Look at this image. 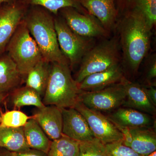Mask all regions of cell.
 <instances>
[{
	"instance_id": "1",
	"label": "cell",
	"mask_w": 156,
	"mask_h": 156,
	"mask_svg": "<svg viewBox=\"0 0 156 156\" xmlns=\"http://www.w3.org/2000/svg\"><path fill=\"white\" fill-rule=\"evenodd\" d=\"M115 30L119 34L121 65L125 75L134 77L150 49L152 30L145 17L137 13L119 16Z\"/></svg>"
},
{
	"instance_id": "2",
	"label": "cell",
	"mask_w": 156,
	"mask_h": 156,
	"mask_svg": "<svg viewBox=\"0 0 156 156\" xmlns=\"http://www.w3.org/2000/svg\"><path fill=\"white\" fill-rule=\"evenodd\" d=\"M53 15L42 7L29 6L23 19L43 58L50 63L69 65L58 45Z\"/></svg>"
},
{
	"instance_id": "3",
	"label": "cell",
	"mask_w": 156,
	"mask_h": 156,
	"mask_svg": "<svg viewBox=\"0 0 156 156\" xmlns=\"http://www.w3.org/2000/svg\"><path fill=\"white\" fill-rule=\"evenodd\" d=\"M80 90L67 64L51 63L50 76L43 101L45 105L73 108L79 101Z\"/></svg>"
},
{
	"instance_id": "4",
	"label": "cell",
	"mask_w": 156,
	"mask_h": 156,
	"mask_svg": "<svg viewBox=\"0 0 156 156\" xmlns=\"http://www.w3.org/2000/svg\"><path fill=\"white\" fill-rule=\"evenodd\" d=\"M121 53L118 35L95 45L82 59L76 76L79 84L87 76L121 64Z\"/></svg>"
},
{
	"instance_id": "5",
	"label": "cell",
	"mask_w": 156,
	"mask_h": 156,
	"mask_svg": "<svg viewBox=\"0 0 156 156\" xmlns=\"http://www.w3.org/2000/svg\"><path fill=\"white\" fill-rule=\"evenodd\" d=\"M5 52L16 64L23 78H25L30 71L43 58L23 19L9 41Z\"/></svg>"
},
{
	"instance_id": "6",
	"label": "cell",
	"mask_w": 156,
	"mask_h": 156,
	"mask_svg": "<svg viewBox=\"0 0 156 156\" xmlns=\"http://www.w3.org/2000/svg\"><path fill=\"white\" fill-rule=\"evenodd\" d=\"M56 16L55 26L58 45L71 70L80 64L85 54L95 44V39L78 35L69 27L62 17Z\"/></svg>"
},
{
	"instance_id": "7",
	"label": "cell",
	"mask_w": 156,
	"mask_h": 156,
	"mask_svg": "<svg viewBox=\"0 0 156 156\" xmlns=\"http://www.w3.org/2000/svg\"><path fill=\"white\" fill-rule=\"evenodd\" d=\"M126 98L122 82L96 91H82L79 95V101L86 106L100 112H112L122 106Z\"/></svg>"
},
{
	"instance_id": "8",
	"label": "cell",
	"mask_w": 156,
	"mask_h": 156,
	"mask_svg": "<svg viewBox=\"0 0 156 156\" xmlns=\"http://www.w3.org/2000/svg\"><path fill=\"white\" fill-rule=\"evenodd\" d=\"M73 108L83 116L96 139L103 144L123 140L122 133L101 112L89 108L79 101Z\"/></svg>"
},
{
	"instance_id": "9",
	"label": "cell",
	"mask_w": 156,
	"mask_h": 156,
	"mask_svg": "<svg viewBox=\"0 0 156 156\" xmlns=\"http://www.w3.org/2000/svg\"><path fill=\"white\" fill-rule=\"evenodd\" d=\"M59 13L69 27L80 36L95 39L109 36L100 22L89 13L83 14L72 7L62 9Z\"/></svg>"
},
{
	"instance_id": "10",
	"label": "cell",
	"mask_w": 156,
	"mask_h": 156,
	"mask_svg": "<svg viewBox=\"0 0 156 156\" xmlns=\"http://www.w3.org/2000/svg\"><path fill=\"white\" fill-rule=\"evenodd\" d=\"M28 8L21 0L0 5V55L5 52L9 41Z\"/></svg>"
},
{
	"instance_id": "11",
	"label": "cell",
	"mask_w": 156,
	"mask_h": 156,
	"mask_svg": "<svg viewBox=\"0 0 156 156\" xmlns=\"http://www.w3.org/2000/svg\"><path fill=\"white\" fill-rule=\"evenodd\" d=\"M124 136L123 143L137 153L147 156L155 151L156 134L153 128H119Z\"/></svg>"
},
{
	"instance_id": "12",
	"label": "cell",
	"mask_w": 156,
	"mask_h": 156,
	"mask_svg": "<svg viewBox=\"0 0 156 156\" xmlns=\"http://www.w3.org/2000/svg\"><path fill=\"white\" fill-rule=\"evenodd\" d=\"M62 134L77 141H90L95 139L87 120L74 108H61Z\"/></svg>"
},
{
	"instance_id": "13",
	"label": "cell",
	"mask_w": 156,
	"mask_h": 156,
	"mask_svg": "<svg viewBox=\"0 0 156 156\" xmlns=\"http://www.w3.org/2000/svg\"><path fill=\"white\" fill-rule=\"evenodd\" d=\"M110 33L115 28L118 14L115 0H77Z\"/></svg>"
},
{
	"instance_id": "14",
	"label": "cell",
	"mask_w": 156,
	"mask_h": 156,
	"mask_svg": "<svg viewBox=\"0 0 156 156\" xmlns=\"http://www.w3.org/2000/svg\"><path fill=\"white\" fill-rule=\"evenodd\" d=\"M118 128H153V116L136 110L120 107L107 116Z\"/></svg>"
},
{
	"instance_id": "15",
	"label": "cell",
	"mask_w": 156,
	"mask_h": 156,
	"mask_svg": "<svg viewBox=\"0 0 156 156\" xmlns=\"http://www.w3.org/2000/svg\"><path fill=\"white\" fill-rule=\"evenodd\" d=\"M126 78L122 65L119 64L87 76L78 84V87L83 91H96L122 83Z\"/></svg>"
},
{
	"instance_id": "16",
	"label": "cell",
	"mask_w": 156,
	"mask_h": 156,
	"mask_svg": "<svg viewBox=\"0 0 156 156\" xmlns=\"http://www.w3.org/2000/svg\"><path fill=\"white\" fill-rule=\"evenodd\" d=\"M48 138L52 140L62 136V116L61 108L55 105H45L38 108L33 116Z\"/></svg>"
},
{
	"instance_id": "17",
	"label": "cell",
	"mask_w": 156,
	"mask_h": 156,
	"mask_svg": "<svg viewBox=\"0 0 156 156\" xmlns=\"http://www.w3.org/2000/svg\"><path fill=\"white\" fill-rule=\"evenodd\" d=\"M126 92V98L122 107L134 109L154 116L156 106L152 103L142 84L134 83L127 78L122 81Z\"/></svg>"
},
{
	"instance_id": "18",
	"label": "cell",
	"mask_w": 156,
	"mask_h": 156,
	"mask_svg": "<svg viewBox=\"0 0 156 156\" xmlns=\"http://www.w3.org/2000/svg\"><path fill=\"white\" fill-rule=\"evenodd\" d=\"M115 3L118 17L127 13H139L145 17L151 29L155 26L156 0H115Z\"/></svg>"
},
{
	"instance_id": "19",
	"label": "cell",
	"mask_w": 156,
	"mask_h": 156,
	"mask_svg": "<svg viewBox=\"0 0 156 156\" xmlns=\"http://www.w3.org/2000/svg\"><path fill=\"white\" fill-rule=\"evenodd\" d=\"M23 77L16 64L8 54L0 55V93L8 94L14 91Z\"/></svg>"
},
{
	"instance_id": "20",
	"label": "cell",
	"mask_w": 156,
	"mask_h": 156,
	"mask_svg": "<svg viewBox=\"0 0 156 156\" xmlns=\"http://www.w3.org/2000/svg\"><path fill=\"white\" fill-rule=\"evenodd\" d=\"M51 63L44 58L30 71L26 76V86L44 96L50 76Z\"/></svg>"
},
{
	"instance_id": "21",
	"label": "cell",
	"mask_w": 156,
	"mask_h": 156,
	"mask_svg": "<svg viewBox=\"0 0 156 156\" xmlns=\"http://www.w3.org/2000/svg\"><path fill=\"white\" fill-rule=\"evenodd\" d=\"M26 140L29 147L48 154L51 141L32 117L23 126Z\"/></svg>"
},
{
	"instance_id": "22",
	"label": "cell",
	"mask_w": 156,
	"mask_h": 156,
	"mask_svg": "<svg viewBox=\"0 0 156 156\" xmlns=\"http://www.w3.org/2000/svg\"><path fill=\"white\" fill-rule=\"evenodd\" d=\"M0 147L15 153L30 149L26 140L23 127L13 128L0 126Z\"/></svg>"
},
{
	"instance_id": "23",
	"label": "cell",
	"mask_w": 156,
	"mask_h": 156,
	"mask_svg": "<svg viewBox=\"0 0 156 156\" xmlns=\"http://www.w3.org/2000/svg\"><path fill=\"white\" fill-rule=\"evenodd\" d=\"M27 5L39 6L50 11L53 15H58L61 9L72 7L78 11L88 14V12L79 4L77 0H21Z\"/></svg>"
},
{
	"instance_id": "24",
	"label": "cell",
	"mask_w": 156,
	"mask_h": 156,
	"mask_svg": "<svg viewBox=\"0 0 156 156\" xmlns=\"http://www.w3.org/2000/svg\"><path fill=\"white\" fill-rule=\"evenodd\" d=\"M14 90L11 95V101L15 107L34 106L41 108L45 106L41 96L34 89L25 86Z\"/></svg>"
},
{
	"instance_id": "25",
	"label": "cell",
	"mask_w": 156,
	"mask_h": 156,
	"mask_svg": "<svg viewBox=\"0 0 156 156\" xmlns=\"http://www.w3.org/2000/svg\"><path fill=\"white\" fill-rule=\"evenodd\" d=\"M79 141L62 134L51 142L47 156H79Z\"/></svg>"
},
{
	"instance_id": "26",
	"label": "cell",
	"mask_w": 156,
	"mask_h": 156,
	"mask_svg": "<svg viewBox=\"0 0 156 156\" xmlns=\"http://www.w3.org/2000/svg\"><path fill=\"white\" fill-rule=\"evenodd\" d=\"M31 118L19 111H9L1 115L0 126L13 128L23 127Z\"/></svg>"
},
{
	"instance_id": "27",
	"label": "cell",
	"mask_w": 156,
	"mask_h": 156,
	"mask_svg": "<svg viewBox=\"0 0 156 156\" xmlns=\"http://www.w3.org/2000/svg\"><path fill=\"white\" fill-rule=\"evenodd\" d=\"M79 156H107L105 145L98 140L79 141Z\"/></svg>"
},
{
	"instance_id": "28",
	"label": "cell",
	"mask_w": 156,
	"mask_h": 156,
	"mask_svg": "<svg viewBox=\"0 0 156 156\" xmlns=\"http://www.w3.org/2000/svg\"><path fill=\"white\" fill-rule=\"evenodd\" d=\"M105 148L107 156H144L125 145L123 140L105 144Z\"/></svg>"
},
{
	"instance_id": "29",
	"label": "cell",
	"mask_w": 156,
	"mask_h": 156,
	"mask_svg": "<svg viewBox=\"0 0 156 156\" xmlns=\"http://www.w3.org/2000/svg\"><path fill=\"white\" fill-rule=\"evenodd\" d=\"M156 56L155 53L151 55L146 62L144 74V84L146 86H156Z\"/></svg>"
},
{
	"instance_id": "30",
	"label": "cell",
	"mask_w": 156,
	"mask_h": 156,
	"mask_svg": "<svg viewBox=\"0 0 156 156\" xmlns=\"http://www.w3.org/2000/svg\"><path fill=\"white\" fill-rule=\"evenodd\" d=\"M143 85L144 87L146 92L148 96L150 99L151 101L156 106V86H152V85H149V86Z\"/></svg>"
},
{
	"instance_id": "31",
	"label": "cell",
	"mask_w": 156,
	"mask_h": 156,
	"mask_svg": "<svg viewBox=\"0 0 156 156\" xmlns=\"http://www.w3.org/2000/svg\"><path fill=\"white\" fill-rule=\"evenodd\" d=\"M17 154V156H47V154L42 151L31 148Z\"/></svg>"
},
{
	"instance_id": "32",
	"label": "cell",
	"mask_w": 156,
	"mask_h": 156,
	"mask_svg": "<svg viewBox=\"0 0 156 156\" xmlns=\"http://www.w3.org/2000/svg\"><path fill=\"white\" fill-rule=\"evenodd\" d=\"M18 0H0V5L3 4H9L17 2Z\"/></svg>"
},
{
	"instance_id": "33",
	"label": "cell",
	"mask_w": 156,
	"mask_h": 156,
	"mask_svg": "<svg viewBox=\"0 0 156 156\" xmlns=\"http://www.w3.org/2000/svg\"><path fill=\"white\" fill-rule=\"evenodd\" d=\"M7 96V94L0 93V105L2 104Z\"/></svg>"
},
{
	"instance_id": "34",
	"label": "cell",
	"mask_w": 156,
	"mask_h": 156,
	"mask_svg": "<svg viewBox=\"0 0 156 156\" xmlns=\"http://www.w3.org/2000/svg\"><path fill=\"white\" fill-rule=\"evenodd\" d=\"M10 156H17V153L11 152L10 154Z\"/></svg>"
},
{
	"instance_id": "35",
	"label": "cell",
	"mask_w": 156,
	"mask_h": 156,
	"mask_svg": "<svg viewBox=\"0 0 156 156\" xmlns=\"http://www.w3.org/2000/svg\"><path fill=\"white\" fill-rule=\"evenodd\" d=\"M147 156H156V152L155 151L154 152L148 155Z\"/></svg>"
},
{
	"instance_id": "36",
	"label": "cell",
	"mask_w": 156,
	"mask_h": 156,
	"mask_svg": "<svg viewBox=\"0 0 156 156\" xmlns=\"http://www.w3.org/2000/svg\"><path fill=\"white\" fill-rule=\"evenodd\" d=\"M1 115H0V123H1Z\"/></svg>"
}]
</instances>
